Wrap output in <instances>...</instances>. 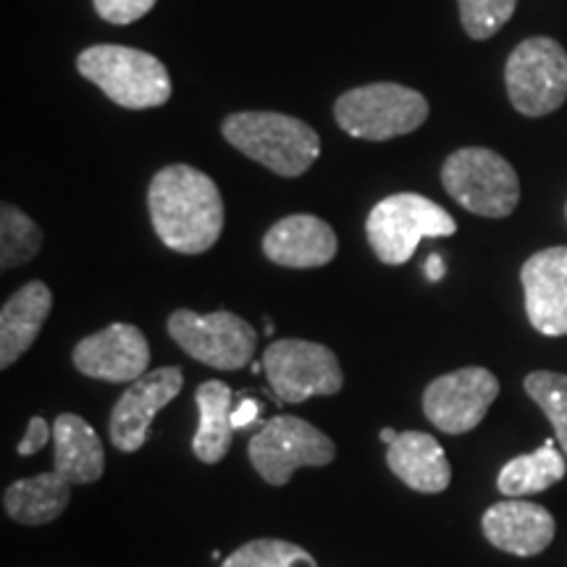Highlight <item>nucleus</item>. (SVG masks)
<instances>
[{
	"instance_id": "nucleus-13",
	"label": "nucleus",
	"mask_w": 567,
	"mask_h": 567,
	"mask_svg": "<svg viewBox=\"0 0 567 567\" xmlns=\"http://www.w3.org/2000/svg\"><path fill=\"white\" fill-rule=\"evenodd\" d=\"M74 368L87 379L132 384L151 368V344L137 326L111 323L74 347Z\"/></svg>"
},
{
	"instance_id": "nucleus-22",
	"label": "nucleus",
	"mask_w": 567,
	"mask_h": 567,
	"mask_svg": "<svg viewBox=\"0 0 567 567\" xmlns=\"http://www.w3.org/2000/svg\"><path fill=\"white\" fill-rule=\"evenodd\" d=\"M567 457L555 450V442H544L536 452L520 455L502 467L496 476L499 492L509 499H520V496L547 492L551 484L565 478Z\"/></svg>"
},
{
	"instance_id": "nucleus-17",
	"label": "nucleus",
	"mask_w": 567,
	"mask_h": 567,
	"mask_svg": "<svg viewBox=\"0 0 567 567\" xmlns=\"http://www.w3.org/2000/svg\"><path fill=\"white\" fill-rule=\"evenodd\" d=\"M386 465L402 484L421 494H442L452 467L442 444L423 431H405L386 446Z\"/></svg>"
},
{
	"instance_id": "nucleus-8",
	"label": "nucleus",
	"mask_w": 567,
	"mask_h": 567,
	"mask_svg": "<svg viewBox=\"0 0 567 567\" xmlns=\"http://www.w3.org/2000/svg\"><path fill=\"white\" fill-rule=\"evenodd\" d=\"M509 103L523 116H547L567 101V53L557 40L530 38L509 53L505 66Z\"/></svg>"
},
{
	"instance_id": "nucleus-31",
	"label": "nucleus",
	"mask_w": 567,
	"mask_h": 567,
	"mask_svg": "<svg viewBox=\"0 0 567 567\" xmlns=\"http://www.w3.org/2000/svg\"><path fill=\"white\" fill-rule=\"evenodd\" d=\"M379 436H381V442H384V444L389 446V444H392V442H394V439H396V436H400V434H396V431H394V429H381V434H379Z\"/></svg>"
},
{
	"instance_id": "nucleus-2",
	"label": "nucleus",
	"mask_w": 567,
	"mask_h": 567,
	"mask_svg": "<svg viewBox=\"0 0 567 567\" xmlns=\"http://www.w3.org/2000/svg\"><path fill=\"white\" fill-rule=\"evenodd\" d=\"M221 132L231 147L287 179L302 176L321 155V137L313 126L287 113H231L224 118Z\"/></svg>"
},
{
	"instance_id": "nucleus-12",
	"label": "nucleus",
	"mask_w": 567,
	"mask_h": 567,
	"mask_svg": "<svg viewBox=\"0 0 567 567\" xmlns=\"http://www.w3.org/2000/svg\"><path fill=\"white\" fill-rule=\"evenodd\" d=\"M184 386L182 368L166 365L158 371H147L142 379L132 381L126 392L118 396L111 413L109 434L116 450L137 452L147 442L153 417L163 408L172 405Z\"/></svg>"
},
{
	"instance_id": "nucleus-27",
	"label": "nucleus",
	"mask_w": 567,
	"mask_h": 567,
	"mask_svg": "<svg viewBox=\"0 0 567 567\" xmlns=\"http://www.w3.org/2000/svg\"><path fill=\"white\" fill-rule=\"evenodd\" d=\"M92 3H95L97 17L109 21V24L124 27L151 13L158 0H92Z\"/></svg>"
},
{
	"instance_id": "nucleus-14",
	"label": "nucleus",
	"mask_w": 567,
	"mask_h": 567,
	"mask_svg": "<svg viewBox=\"0 0 567 567\" xmlns=\"http://www.w3.org/2000/svg\"><path fill=\"white\" fill-rule=\"evenodd\" d=\"M528 321L544 337H567V247H547L523 264Z\"/></svg>"
},
{
	"instance_id": "nucleus-20",
	"label": "nucleus",
	"mask_w": 567,
	"mask_h": 567,
	"mask_svg": "<svg viewBox=\"0 0 567 567\" xmlns=\"http://www.w3.org/2000/svg\"><path fill=\"white\" fill-rule=\"evenodd\" d=\"M71 488L61 473L48 471L32 478H19L6 488L3 509L11 520L21 526H48L55 517L66 513L71 502Z\"/></svg>"
},
{
	"instance_id": "nucleus-9",
	"label": "nucleus",
	"mask_w": 567,
	"mask_h": 567,
	"mask_svg": "<svg viewBox=\"0 0 567 567\" xmlns=\"http://www.w3.org/2000/svg\"><path fill=\"white\" fill-rule=\"evenodd\" d=\"M168 334L197 363L216 371H239L255 358L258 331L229 310L200 316L195 310H174L168 316Z\"/></svg>"
},
{
	"instance_id": "nucleus-21",
	"label": "nucleus",
	"mask_w": 567,
	"mask_h": 567,
	"mask_svg": "<svg viewBox=\"0 0 567 567\" xmlns=\"http://www.w3.org/2000/svg\"><path fill=\"white\" fill-rule=\"evenodd\" d=\"M195 400L200 410V423H197V434L193 439V452L200 463L216 465L231 450L234 392L224 381H205L197 386Z\"/></svg>"
},
{
	"instance_id": "nucleus-5",
	"label": "nucleus",
	"mask_w": 567,
	"mask_h": 567,
	"mask_svg": "<svg viewBox=\"0 0 567 567\" xmlns=\"http://www.w3.org/2000/svg\"><path fill=\"white\" fill-rule=\"evenodd\" d=\"M334 118L350 137L386 142L421 130L429 118V101L405 84L373 82L339 95Z\"/></svg>"
},
{
	"instance_id": "nucleus-26",
	"label": "nucleus",
	"mask_w": 567,
	"mask_h": 567,
	"mask_svg": "<svg viewBox=\"0 0 567 567\" xmlns=\"http://www.w3.org/2000/svg\"><path fill=\"white\" fill-rule=\"evenodd\" d=\"M457 6L467 38L488 40L513 19L517 0H457Z\"/></svg>"
},
{
	"instance_id": "nucleus-16",
	"label": "nucleus",
	"mask_w": 567,
	"mask_h": 567,
	"mask_svg": "<svg viewBox=\"0 0 567 567\" xmlns=\"http://www.w3.org/2000/svg\"><path fill=\"white\" fill-rule=\"evenodd\" d=\"M339 239L323 218L310 213L276 221L264 237V255L284 268H321L337 258Z\"/></svg>"
},
{
	"instance_id": "nucleus-1",
	"label": "nucleus",
	"mask_w": 567,
	"mask_h": 567,
	"mask_svg": "<svg viewBox=\"0 0 567 567\" xmlns=\"http://www.w3.org/2000/svg\"><path fill=\"white\" fill-rule=\"evenodd\" d=\"M147 210L158 239L174 252L200 255L221 239V193L208 174L187 163H174L153 176Z\"/></svg>"
},
{
	"instance_id": "nucleus-6",
	"label": "nucleus",
	"mask_w": 567,
	"mask_h": 567,
	"mask_svg": "<svg viewBox=\"0 0 567 567\" xmlns=\"http://www.w3.org/2000/svg\"><path fill=\"white\" fill-rule=\"evenodd\" d=\"M446 195L484 218H507L520 203V179L509 161L488 147H463L442 166Z\"/></svg>"
},
{
	"instance_id": "nucleus-19",
	"label": "nucleus",
	"mask_w": 567,
	"mask_h": 567,
	"mask_svg": "<svg viewBox=\"0 0 567 567\" xmlns=\"http://www.w3.org/2000/svg\"><path fill=\"white\" fill-rule=\"evenodd\" d=\"M53 471L69 484H95L105 471V450L95 429L82 415L63 413L53 423Z\"/></svg>"
},
{
	"instance_id": "nucleus-15",
	"label": "nucleus",
	"mask_w": 567,
	"mask_h": 567,
	"mask_svg": "<svg viewBox=\"0 0 567 567\" xmlns=\"http://www.w3.org/2000/svg\"><path fill=\"white\" fill-rule=\"evenodd\" d=\"M481 528L492 547L515 557H536L555 538V517L534 502L507 499L486 509Z\"/></svg>"
},
{
	"instance_id": "nucleus-25",
	"label": "nucleus",
	"mask_w": 567,
	"mask_h": 567,
	"mask_svg": "<svg viewBox=\"0 0 567 567\" xmlns=\"http://www.w3.org/2000/svg\"><path fill=\"white\" fill-rule=\"evenodd\" d=\"M530 400L544 410L555 429L557 442L567 457V375L555 371H534L523 381Z\"/></svg>"
},
{
	"instance_id": "nucleus-7",
	"label": "nucleus",
	"mask_w": 567,
	"mask_h": 567,
	"mask_svg": "<svg viewBox=\"0 0 567 567\" xmlns=\"http://www.w3.org/2000/svg\"><path fill=\"white\" fill-rule=\"evenodd\" d=\"M247 455L266 484L287 486L300 467L334 463L337 446L313 423L297 415H276L250 439Z\"/></svg>"
},
{
	"instance_id": "nucleus-10",
	"label": "nucleus",
	"mask_w": 567,
	"mask_h": 567,
	"mask_svg": "<svg viewBox=\"0 0 567 567\" xmlns=\"http://www.w3.org/2000/svg\"><path fill=\"white\" fill-rule=\"evenodd\" d=\"M264 371L279 402L300 405L310 396L342 392L344 373L334 350L308 339H279L264 352Z\"/></svg>"
},
{
	"instance_id": "nucleus-24",
	"label": "nucleus",
	"mask_w": 567,
	"mask_h": 567,
	"mask_svg": "<svg viewBox=\"0 0 567 567\" xmlns=\"http://www.w3.org/2000/svg\"><path fill=\"white\" fill-rule=\"evenodd\" d=\"M221 567H318V563L300 544L284 538H255L234 549Z\"/></svg>"
},
{
	"instance_id": "nucleus-29",
	"label": "nucleus",
	"mask_w": 567,
	"mask_h": 567,
	"mask_svg": "<svg viewBox=\"0 0 567 567\" xmlns=\"http://www.w3.org/2000/svg\"><path fill=\"white\" fill-rule=\"evenodd\" d=\"M258 415H260V405L255 400H243L239 405H234V410H231L234 431L252 425L255 421H258Z\"/></svg>"
},
{
	"instance_id": "nucleus-28",
	"label": "nucleus",
	"mask_w": 567,
	"mask_h": 567,
	"mask_svg": "<svg viewBox=\"0 0 567 567\" xmlns=\"http://www.w3.org/2000/svg\"><path fill=\"white\" fill-rule=\"evenodd\" d=\"M51 436H53V429H51V425H48L45 417L34 415L32 421L27 423V434H24V439H21V442H19L17 452H19L21 457L38 455L42 446L51 442Z\"/></svg>"
},
{
	"instance_id": "nucleus-18",
	"label": "nucleus",
	"mask_w": 567,
	"mask_h": 567,
	"mask_svg": "<svg viewBox=\"0 0 567 567\" xmlns=\"http://www.w3.org/2000/svg\"><path fill=\"white\" fill-rule=\"evenodd\" d=\"M53 310L48 284L30 281L17 289L0 310V368H11L34 344Z\"/></svg>"
},
{
	"instance_id": "nucleus-3",
	"label": "nucleus",
	"mask_w": 567,
	"mask_h": 567,
	"mask_svg": "<svg viewBox=\"0 0 567 567\" xmlns=\"http://www.w3.org/2000/svg\"><path fill=\"white\" fill-rule=\"evenodd\" d=\"M76 71L122 109H161L172 97V76L155 55L126 45H92L80 53Z\"/></svg>"
},
{
	"instance_id": "nucleus-4",
	"label": "nucleus",
	"mask_w": 567,
	"mask_h": 567,
	"mask_svg": "<svg viewBox=\"0 0 567 567\" xmlns=\"http://www.w3.org/2000/svg\"><path fill=\"white\" fill-rule=\"evenodd\" d=\"M457 221L442 205L415 193L384 197L368 213L365 234L375 258L386 266H402L413 258L421 239L452 237Z\"/></svg>"
},
{
	"instance_id": "nucleus-30",
	"label": "nucleus",
	"mask_w": 567,
	"mask_h": 567,
	"mask_svg": "<svg viewBox=\"0 0 567 567\" xmlns=\"http://www.w3.org/2000/svg\"><path fill=\"white\" fill-rule=\"evenodd\" d=\"M444 258L442 255H431L429 260H425V276H429V281H442L444 279Z\"/></svg>"
},
{
	"instance_id": "nucleus-11",
	"label": "nucleus",
	"mask_w": 567,
	"mask_h": 567,
	"mask_svg": "<svg viewBox=\"0 0 567 567\" xmlns=\"http://www.w3.org/2000/svg\"><path fill=\"white\" fill-rule=\"evenodd\" d=\"M499 396V379L486 368H460L431 381L423 392V413L444 434H467L484 421Z\"/></svg>"
},
{
	"instance_id": "nucleus-23",
	"label": "nucleus",
	"mask_w": 567,
	"mask_h": 567,
	"mask_svg": "<svg viewBox=\"0 0 567 567\" xmlns=\"http://www.w3.org/2000/svg\"><path fill=\"white\" fill-rule=\"evenodd\" d=\"M42 247V231L27 213L17 205L3 203L0 208V268L11 271L38 258Z\"/></svg>"
}]
</instances>
